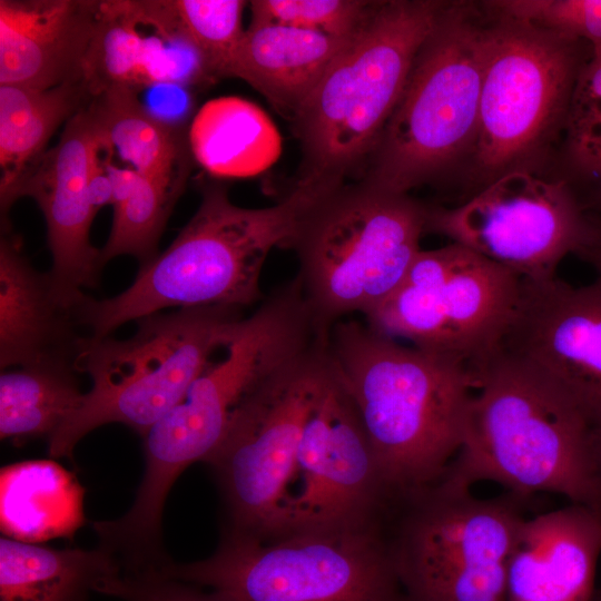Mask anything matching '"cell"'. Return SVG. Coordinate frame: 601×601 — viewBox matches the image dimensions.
I'll return each instance as SVG.
<instances>
[{
    "mask_svg": "<svg viewBox=\"0 0 601 601\" xmlns=\"http://www.w3.org/2000/svg\"><path fill=\"white\" fill-rule=\"evenodd\" d=\"M1 531L4 536L39 543L72 535L85 522L83 491L53 461H24L1 469Z\"/></svg>",
    "mask_w": 601,
    "mask_h": 601,
    "instance_id": "obj_24",
    "label": "cell"
},
{
    "mask_svg": "<svg viewBox=\"0 0 601 601\" xmlns=\"http://www.w3.org/2000/svg\"><path fill=\"white\" fill-rule=\"evenodd\" d=\"M249 24H278L351 39L374 1L365 0H255Z\"/></svg>",
    "mask_w": 601,
    "mask_h": 601,
    "instance_id": "obj_30",
    "label": "cell"
},
{
    "mask_svg": "<svg viewBox=\"0 0 601 601\" xmlns=\"http://www.w3.org/2000/svg\"><path fill=\"white\" fill-rule=\"evenodd\" d=\"M601 515L570 503L522 522L506 570L508 601H590Z\"/></svg>",
    "mask_w": 601,
    "mask_h": 601,
    "instance_id": "obj_18",
    "label": "cell"
},
{
    "mask_svg": "<svg viewBox=\"0 0 601 601\" xmlns=\"http://www.w3.org/2000/svg\"><path fill=\"white\" fill-rule=\"evenodd\" d=\"M382 524L272 539L224 533L208 558L161 570L234 601H404Z\"/></svg>",
    "mask_w": 601,
    "mask_h": 601,
    "instance_id": "obj_8",
    "label": "cell"
},
{
    "mask_svg": "<svg viewBox=\"0 0 601 601\" xmlns=\"http://www.w3.org/2000/svg\"><path fill=\"white\" fill-rule=\"evenodd\" d=\"M187 139L194 160L219 178L256 176L282 152V137L268 115L236 96L205 102L191 120Z\"/></svg>",
    "mask_w": 601,
    "mask_h": 601,
    "instance_id": "obj_22",
    "label": "cell"
},
{
    "mask_svg": "<svg viewBox=\"0 0 601 601\" xmlns=\"http://www.w3.org/2000/svg\"><path fill=\"white\" fill-rule=\"evenodd\" d=\"M91 99L85 80L45 90L0 85V196L46 151L56 129Z\"/></svg>",
    "mask_w": 601,
    "mask_h": 601,
    "instance_id": "obj_25",
    "label": "cell"
},
{
    "mask_svg": "<svg viewBox=\"0 0 601 601\" xmlns=\"http://www.w3.org/2000/svg\"><path fill=\"white\" fill-rule=\"evenodd\" d=\"M477 135L470 154L476 193L512 170L534 171L565 130L582 42L490 13Z\"/></svg>",
    "mask_w": 601,
    "mask_h": 601,
    "instance_id": "obj_10",
    "label": "cell"
},
{
    "mask_svg": "<svg viewBox=\"0 0 601 601\" xmlns=\"http://www.w3.org/2000/svg\"><path fill=\"white\" fill-rule=\"evenodd\" d=\"M89 107L107 150H116L140 175L183 194L194 158L180 129L149 112L127 88L107 89Z\"/></svg>",
    "mask_w": 601,
    "mask_h": 601,
    "instance_id": "obj_21",
    "label": "cell"
},
{
    "mask_svg": "<svg viewBox=\"0 0 601 601\" xmlns=\"http://www.w3.org/2000/svg\"><path fill=\"white\" fill-rule=\"evenodd\" d=\"M244 317L236 307L177 308L137 319L126 339L85 337L75 367L91 386L48 439L49 454L71 457L82 437L109 423L144 436L183 400Z\"/></svg>",
    "mask_w": 601,
    "mask_h": 601,
    "instance_id": "obj_5",
    "label": "cell"
},
{
    "mask_svg": "<svg viewBox=\"0 0 601 601\" xmlns=\"http://www.w3.org/2000/svg\"><path fill=\"white\" fill-rule=\"evenodd\" d=\"M589 452L599 496V513L601 515V423L591 426L589 430Z\"/></svg>",
    "mask_w": 601,
    "mask_h": 601,
    "instance_id": "obj_35",
    "label": "cell"
},
{
    "mask_svg": "<svg viewBox=\"0 0 601 601\" xmlns=\"http://www.w3.org/2000/svg\"><path fill=\"white\" fill-rule=\"evenodd\" d=\"M351 39L286 26L249 24L235 52L229 77L246 81L292 121Z\"/></svg>",
    "mask_w": 601,
    "mask_h": 601,
    "instance_id": "obj_20",
    "label": "cell"
},
{
    "mask_svg": "<svg viewBox=\"0 0 601 601\" xmlns=\"http://www.w3.org/2000/svg\"><path fill=\"white\" fill-rule=\"evenodd\" d=\"M104 146V137L89 104L70 118L58 144L46 150L0 196L1 227H9L8 213L21 197L39 205L47 224L52 256L49 270L57 292L77 304L85 288L99 282L100 249L89 239L96 216L88 190L92 160Z\"/></svg>",
    "mask_w": 601,
    "mask_h": 601,
    "instance_id": "obj_16",
    "label": "cell"
},
{
    "mask_svg": "<svg viewBox=\"0 0 601 601\" xmlns=\"http://www.w3.org/2000/svg\"><path fill=\"white\" fill-rule=\"evenodd\" d=\"M161 568L119 570L98 593L124 601H234L216 591L206 592L198 585L171 578Z\"/></svg>",
    "mask_w": 601,
    "mask_h": 601,
    "instance_id": "obj_33",
    "label": "cell"
},
{
    "mask_svg": "<svg viewBox=\"0 0 601 601\" xmlns=\"http://www.w3.org/2000/svg\"><path fill=\"white\" fill-rule=\"evenodd\" d=\"M179 196L137 174L128 196L114 207L109 237L100 249L102 266L115 257L134 256L139 266L159 253L158 242Z\"/></svg>",
    "mask_w": 601,
    "mask_h": 601,
    "instance_id": "obj_29",
    "label": "cell"
},
{
    "mask_svg": "<svg viewBox=\"0 0 601 601\" xmlns=\"http://www.w3.org/2000/svg\"><path fill=\"white\" fill-rule=\"evenodd\" d=\"M101 149L97 152L92 160L88 183L90 203L96 213H98L102 206L112 204L111 183L106 173L102 160L99 159Z\"/></svg>",
    "mask_w": 601,
    "mask_h": 601,
    "instance_id": "obj_34",
    "label": "cell"
},
{
    "mask_svg": "<svg viewBox=\"0 0 601 601\" xmlns=\"http://www.w3.org/2000/svg\"><path fill=\"white\" fill-rule=\"evenodd\" d=\"M500 352L552 384L588 425L601 423V277L575 287L522 278Z\"/></svg>",
    "mask_w": 601,
    "mask_h": 601,
    "instance_id": "obj_15",
    "label": "cell"
},
{
    "mask_svg": "<svg viewBox=\"0 0 601 601\" xmlns=\"http://www.w3.org/2000/svg\"><path fill=\"white\" fill-rule=\"evenodd\" d=\"M474 392L461 447L441 481L493 482L528 499L553 493L599 513L590 426L548 381L499 352L472 368Z\"/></svg>",
    "mask_w": 601,
    "mask_h": 601,
    "instance_id": "obj_3",
    "label": "cell"
},
{
    "mask_svg": "<svg viewBox=\"0 0 601 601\" xmlns=\"http://www.w3.org/2000/svg\"><path fill=\"white\" fill-rule=\"evenodd\" d=\"M524 500L483 499L440 480L395 501L403 509L386 534L404 601H508Z\"/></svg>",
    "mask_w": 601,
    "mask_h": 601,
    "instance_id": "obj_9",
    "label": "cell"
},
{
    "mask_svg": "<svg viewBox=\"0 0 601 601\" xmlns=\"http://www.w3.org/2000/svg\"><path fill=\"white\" fill-rule=\"evenodd\" d=\"M78 374L69 363L2 370L1 440L23 443L40 436L49 439L82 401Z\"/></svg>",
    "mask_w": 601,
    "mask_h": 601,
    "instance_id": "obj_26",
    "label": "cell"
},
{
    "mask_svg": "<svg viewBox=\"0 0 601 601\" xmlns=\"http://www.w3.org/2000/svg\"><path fill=\"white\" fill-rule=\"evenodd\" d=\"M55 288L48 273L37 270L22 252L21 239L2 229L0 239V366L75 365L89 336L76 308Z\"/></svg>",
    "mask_w": 601,
    "mask_h": 601,
    "instance_id": "obj_19",
    "label": "cell"
},
{
    "mask_svg": "<svg viewBox=\"0 0 601 601\" xmlns=\"http://www.w3.org/2000/svg\"><path fill=\"white\" fill-rule=\"evenodd\" d=\"M490 21L472 3L445 2L413 61L361 181L408 194L474 146Z\"/></svg>",
    "mask_w": 601,
    "mask_h": 601,
    "instance_id": "obj_6",
    "label": "cell"
},
{
    "mask_svg": "<svg viewBox=\"0 0 601 601\" xmlns=\"http://www.w3.org/2000/svg\"><path fill=\"white\" fill-rule=\"evenodd\" d=\"M597 201L601 208V181H600V188L598 190V195H597Z\"/></svg>",
    "mask_w": 601,
    "mask_h": 601,
    "instance_id": "obj_37",
    "label": "cell"
},
{
    "mask_svg": "<svg viewBox=\"0 0 601 601\" xmlns=\"http://www.w3.org/2000/svg\"><path fill=\"white\" fill-rule=\"evenodd\" d=\"M445 1H374L366 19L292 119L295 184L326 196L365 169Z\"/></svg>",
    "mask_w": 601,
    "mask_h": 601,
    "instance_id": "obj_4",
    "label": "cell"
},
{
    "mask_svg": "<svg viewBox=\"0 0 601 601\" xmlns=\"http://www.w3.org/2000/svg\"><path fill=\"white\" fill-rule=\"evenodd\" d=\"M326 344L391 503L436 483L463 441L475 386L471 366L402 345L352 317L332 326Z\"/></svg>",
    "mask_w": 601,
    "mask_h": 601,
    "instance_id": "obj_1",
    "label": "cell"
},
{
    "mask_svg": "<svg viewBox=\"0 0 601 601\" xmlns=\"http://www.w3.org/2000/svg\"><path fill=\"white\" fill-rule=\"evenodd\" d=\"M119 569L100 545L53 549L2 535L0 601H87Z\"/></svg>",
    "mask_w": 601,
    "mask_h": 601,
    "instance_id": "obj_23",
    "label": "cell"
},
{
    "mask_svg": "<svg viewBox=\"0 0 601 601\" xmlns=\"http://www.w3.org/2000/svg\"><path fill=\"white\" fill-rule=\"evenodd\" d=\"M321 197L290 188L275 205L244 208L223 185H206L200 205L166 250L139 266L132 284L105 299L88 295L77 317L88 335L109 336L128 322L165 308L227 306L263 300L260 275L269 253L286 247Z\"/></svg>",
    "mask_w": 601,
    "mask_h": 601,
    "instance_id": "obj_2",
    "label": "cell"
},
{
    "mask_svg": "<svg viewBox=\"0 0 601 601\" xmlns=\"http://www.w3.org/2000/svg\"><path fill=\"white\" fill-rule=\"evenodd\" d=\"M243 0L161 1L168 29L198 53L210 81L229 77L231 61L244 35Z\"/></svg>",
    "mask_w": 601,
    "mask_h": 601,
    "instance_id": "obj_28",
    "label": "cell"
},
{
    "mask_svg": "<svg viewBox=\"0 0 601 601\" xmlns=\"http://www.w3.org/2000/svg\"><path fill=\"white\" fill-rule=\"evenodd\" d=\"M388 506L361 418L334 370L306 423L276 536L367 528L382 522Z\"/></svg>",
    "mask_w": 601,
    "mask_h": 601,
    "instance_id": "obj_14",
    "label": "cell"
},
{
    "mask_svg": "<svg viewBox=\"0 0 601 601\" xmlns=\"http://www.w3.org/2000/svg\"><path fill=\"white\" fill-rule=\"evenodd\" d=\"M491 11L569 39L601 45V0H499Z\"/></svg>",
    "mask_w": 601,
    "mask_h": 601,
    "instance_id": "obj_32",
    "label": "cell"
},
{
    "mask_svg": "<svg viewBox=\"0 0 601 601\" xmlns=\"http://www.w3.org/2000/svg\"><path fill=\"white\" fill-rule=\"evenodd\" d=\"M334 368L326 337L267 377L243 402L205 460L226 510L225 533L275 538L280 529L306 423Z\"/></svg>",
    "mask_w": 601,
    "mask_h": 601,
    "instance_id": "obj_11",
    "label": "cell"
},
{
    "mask_svg": "<svg viewBox=\"0 0 601 601\" xmlns=\"http://www.w3.org/2000/svg\"><path fill=\"white\" fill-rule=\"evenodd\" d=\"M427 207L363 181L321 197L304 215L287 248L318 331L364 316L403 282L426 230Z\"/></svg>",
    "mask_w": 601,
    "mask_h": 601,
    "instance_id": "obj_7",
    "label": "cell"
},
{
    "mask_svg": "<svg viewBox=\"0 0 601 601\" xmlns=\"http://www.w3.org/2000/svg\"><path fill=\"white\" fill-rule=\"evenodd\" d=\"M570 159L601 181V45L590 49L577 78L565 124Z\"/></svg>",
    "mask_w": 601,
    "mask_h": 601,
    "instance_id": "obj_31",
    "label": "cell"
},
{
    "mask_svg": "<svg viewBox=\"0 0 601 601\" xmlns=\"http://www.w3.org/2000/svg\"><path fill=\"white\" fill-rule=\"evenodd\" d=\"M138 24L134 1H102L83 71L92 98L110 88L138 92L164 79L156 68V47L142 37Z\"/></svg>",
    "mask_w": 601,
    "mask_h": 601,
    "instance_id": "obj_27",
    "label": "cell"
},
{
    "mask_svg": "<svg viewBox=\"0 0 601 601\" xmlns=\"http://www.w3.org/2000/svg\"><path fill=\"white\" fill-rule=\"evenodd\" d=\"M593 229L564 179L524 169L503 174L451 208L427 207L426 230L531 280L555 277L561 260L578 255Z\"/></svg>",
    "mask_w": 601,
    "mask_h": 601,
    "instance_id": "obj_13",
    "label": "cell"
},
{
    "mask_svg": "<svg viewBox=\"0 0 601 601\" xmlns=\"http://www.w3.org/2000/svg\"><path fill=\"white\" fill-rule=\"evenodd\" d=\"M101 3L0 0V85L45 90L83 80Z\"/></svg>",
    "mask_w": 601,
    "mask_h": 601,
    "instance_id": "obj_17",
    "label": "cell"
},
{
    "mask_svg": "<svg viewBox=\"0 0 601 601\" xmlns=\"http://www.w3.org/2000/svg\"><path fill=\"white\" fill-rule=\"evenodd\" d=\"M522 278L456 243L421 250L400 286L364 321L391 338L474 368L500 352Z\"/></svg>",
    "mask_w": 601,
    "mask_h": 601,
    "instance_id": "obj_12",
    "label": "cell"
},
{
    "mask_svg": "<svg viewBox=\"0 0 601 601\" xmlns=\"http://www.w3.org/2000/svg\"><path fill=\"white\" fill-rule=\"evenodd\" d=\"M578 255L593 265L601 277V221H594L592 237Z\"/></svg>",
    "mask_w": 601,
    "mask_h": 601,
    "instance_id": "obj_36",
    "label": "cell"
}]
</instances>
